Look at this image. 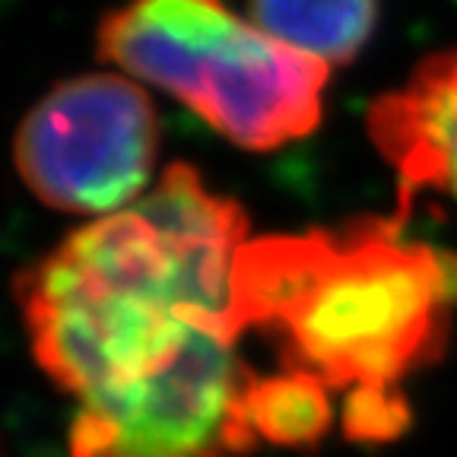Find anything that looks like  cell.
Masks as SVG:
<instances>
[{
  "label": "cell",
  "mask_w": 457,
  "mask_h": 457,
  "mask_svg": "<svg viewBox=\"0 0 457 457\" xmlns=\"http://www.w3.org/2000/svg\"><path fill=\"white\" fill-rule=\"evenodd\" d=\"M242 204L171 162L128 210L26 264L13 299L38 369L73 400L71 457H248L238 359Z\"/></svg>",
  "instance_id": "6da1fadb"
},
{
  "label": "cell",
  "mask_w": 457,
  "mask_h": 457,
  "mask_svg": "<svg viewBox=\"0 0 457 457\" xmlns=\"http://www.w3.org/2000/svg\"><path fill=\"white\" fill-rule=\"evenodd\" d=\"M400 226L394 216L245 238L228 279L238 330L277 334L283 369L330 391H397L442 353L457 305V261Z\"/></svg>",
  "instance_id": "7a4b0ae2"
},
{
  "label": "cell",
  "mask_w": 457,
  "mask_h": 457,
  "mask_svg": "<svg viewBox=\"0 0 457 457\" xmlns=\"http://www.w3.org/2000/svg\"><path fill=\"white\" fill-rule=\"evenodd\" d=\"M99 54L251 153L312 134L330 77V64L267 36L226 0H128L99 22Z\"/></svg>",
  "instance_id": "3957f363"
},
{
  "label": "cell",
  "mask_w": 457,
  "mask_h": 457,
  "mask_svg": "<svg viewBox=\"0 0 457 457\" xmlns=\"http://www.w3.org/2000/svg\"><path fill=\"white\" fill-rule=\"evenodd\" d=\"M156 156V108L118 73L57 83L22 118L13 140L22 185L45 207L99 220L146 194Z\"/></svg>",
  "instance_id": "277c9868"
},
{
  "label": "cell",
  "mask_w": 457,
  "mask_h": 457,
  "mask_svg": "<svg viewBox=\"0 0 457 457\" xmlns=\"http://www.w3.org/2000/svg\"><path fill=\"white\" fill-rule=\"evenodd\" d=\"M369 137L397 171V220L428 187L457 197V48L428 54L400 89L375 99Z\"/></svg>",
  "instance_id": "5b68a950"
},
{
  "label": "cell",
  "mask_w": 457,
  "mask_h": 457,
  "mask_svg": "<svg viewBox=\"0 0 457 457\" xmlns=\"http://www.w3.org/2000/svg\"><path fill=\"white\" fill-rule=\"evenodd\" d=\"M251 22L324 64H346L378 26V0H251Z\"/></svg>",
  "instance_id": "8992f818"
},
{
  "label": "cell",
  "mask_w": 457,
  "mask_h": 457,
  "mask_svg": "<svg viewBox=\"0 0 457 457\" xmlns=\"http://www.w3.org/2000/svg\"><path fill=\"white\" fill-rule=\"evenodd\" d=\"M245 420L257 442L312 448L328 436L334 422L330 387L299 369L254 375L245 394Z\"/></svg>",
  "instance_id": "52a82bcc"
},
{
  "label": "cell",
  "mask_w": 457,
  "mask_h": 457,
  "mask_svg": "<svg viewBox=\"0 0 457 457\" xmlns=\"http://www.w3.org/2000/svg\"><path fill=\"white\" fill-rule=\"evenodd\" d=\"M410 422L407 397L400 391L381 387H359L346 394L343 410V432L356 442H387L400 436Z\"/></svg>",
  "instance_id": "ba28073f"
},
{
  "label": "cell",
  "mask_w": 457,
  "mask_h": 457,
  "mask_svg": "<svg viewBox=\"0 0 457 457\" xmlns=\"http://www.w3.org/2000/svg\"><path fill=\"white\" fill-rule=\"evenodd\" d=\"M0 457H4V451H0Z\"/></svg>",
  "instance_id": "9c48e42d"
}]
</instances>
